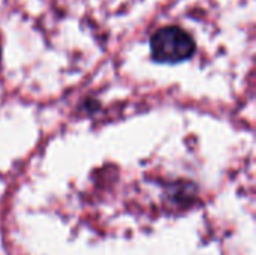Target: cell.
<instances>
[{
	"label": "cell",
	"mask_w": 256,
	"mask_h": 255,
	"mask_svg": "<svg viewBox=\"0 0 256 255\" xmlns=\"http://www.w3.org/2000/svg\"><path fill=\"white\" fill-rule=\"evenodd\" d=\"M0 56H2V48H0Z\"/></svg>",
	"instance_id": "obj_2"
},
{
	"label": "cell",
	"mask_w": 256,
	"mask_h": 255,
	"mask_svg": "<svg viewBox=\"0 0 256 255\" xmlns=\"http://www.w3.org/2000/svg\"><path fill=\"white\" fill-rule=\"evenodd\" d=\"M150 50L153 60L159 63H180L195 54L196 44L192 35L184 29L166 26L152 35Z\"/></svg>",
	"instance_id": "obj_1"
}]
</instances>
